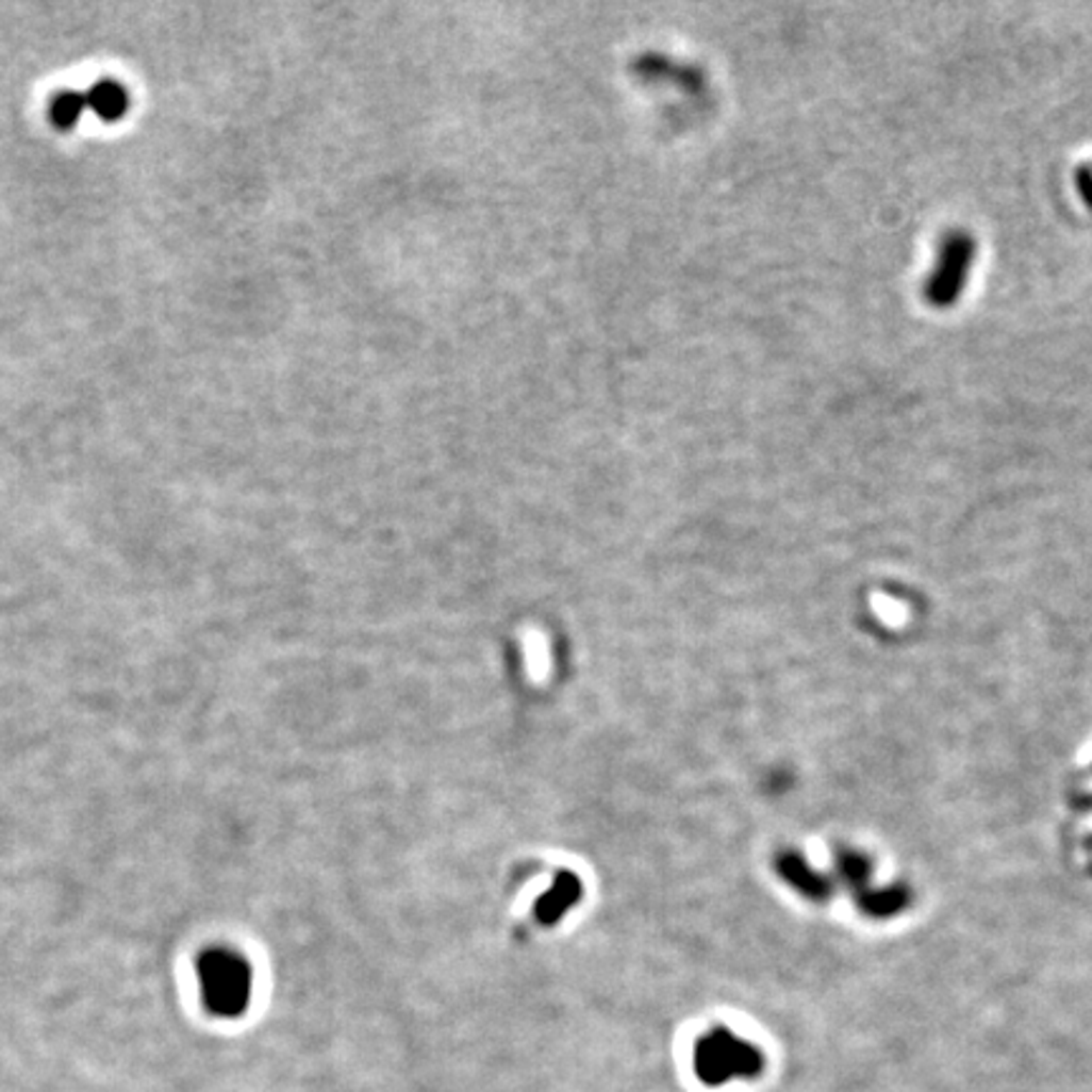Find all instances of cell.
Wrapping results in <instances>:
<instances>
[{
	"label": "cell",
	"mask_w": 1092,
	"mask_h": 1092,
	"mask_svg": "<svg viewBox=\"0 0 1092 1092\" xmlns=\"http://www.w3.org/2000/svg\"><path fill=\"white\" fill-rule=\"evenodd\" d=\"M582 898V882L577 880V875L562 873L555 878V886H551L542 898L536 900V919L544 926H555V923L562 919L564 913H569V908Z\"/></svg>",
	"instance_id": "4"
},
{
	"label": "cell",
	"mask_w": 1092,
	"mask_h": 1092,
	"mask_svg": "<svg viewBox=\"0 0 1092 1092\" xmlns=\"http://www.w3.org/2000/svg\"><path fill=\"white\" fill-rule=\"evenodd\" d=\"M198 979L202 1002L215 1016H238L251 999V966L231 948H211L200 956Z\"/></svg>",
	"instance_id": "1"
},
{
	"label": "cell",
	"mask_w": 1092,
	"mask_h": 1092,
	"mask_svg": "<svg viewBox=\"0 0 1092 1092\" xmlns=\"http://www.w3.org/2000/svg\"><path fill=\"white\" fill-rule=\"evenodd\" d=\"M976 259V241L966 231H950L943 235L939 261L923 286V296L930 307L948 309L959 301L966 288V279Z\"/></svg>",
	"instance_id": "3"
},
{
	"label": "cell",
	"mask_w": 1092,
	"mask_h": 1092,
	"mask_svg": "<svg viewBox=\"0 0 1092 1092\" xmlns=\"http://www.w3.org/2000/svg\"><path fill=\"white\" fill-rule=\"evenodd\" d=\"M696 1075L706 1085H724L737 1077H754L761 1070V1055L754 1044L739 1040L733 1031L713 1029L696 1044Z\"/></svg>",
	"instance_id": "2"
},
{
	"label": "cell",
	"mask_w": 1092,
	"mask_h": 1092,
	"mask_svg": "<svg viewBox=\"0 0 1092 1092\" xmlns=\"http://www.w3.org/2000/svg\"><path fill=\"white\" fill-rule=\"evenodd\" d=\"M1075 178H1077V191H1080L1085 205L1092 211V165L1077 167Z\"/></svg>",
	"instance_id": "5"
}]
</instances>
